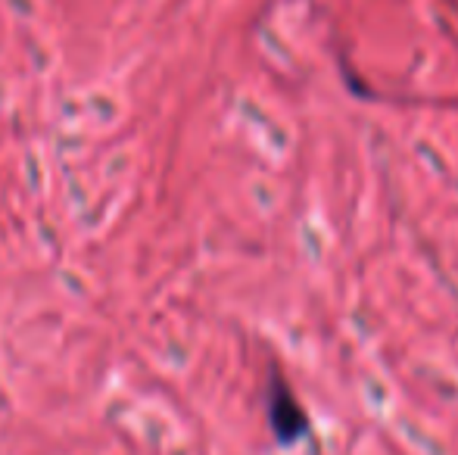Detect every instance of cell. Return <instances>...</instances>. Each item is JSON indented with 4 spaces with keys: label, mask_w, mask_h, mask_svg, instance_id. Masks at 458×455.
Instances as JSON below:
<instances>
[{
    "label": "cell",
    "mask_w": 458,
    "mask_h": 455,
    "mask_svg": "<svg viewBox=\"0 0 458 455\" xmlns=\"http://www.w3.org/2000/svg\"><path fill=\"white\" fill-rule=\"evenodd\" d=\"M268 425H272V434L281 446H293L309 437L306 412L281 375H275L272 387H268Z\"/></svg>",
    "instance_id": "obj_1"
}]
</instances>
